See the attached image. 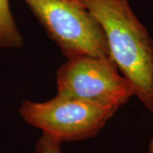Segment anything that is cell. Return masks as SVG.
Listing matches in <instances>:
<instances>
[{
    "mask_svg": "<svg viewBox=\"0 0 153 153\" xmlns=\"http://www.w3.org/2000/svg\"><path fill=\"white\" fill-rule=\"evenodd\" d=\"M57 94L117 110L134 96L130 82L111 57L78 56L59 67Z\"/></svg>",
    "mask_w": 153,
    "mask_h": 153,
    "instance_id": "277c9868",
    "label": "cell"
},
{
    "mask_svg": "<svg viewBox=\"0 0 153 153\" xmlns=\"http://www.w3.org/2000/svg\"><path fill=\"white\" fill-rule=\"evenodd\" d=\"M147 153H153V137L151 139L147 147Z\"/></svg>",
    "mask_w": 153,
    "mask_h": 153,
    "instance_id": "52a82bcc",
    "label": "cell"
},
{
    "mask_svg": "<svg viewBox=\"0 0 153 153\" xmlns=\"http://www.w3.org/2000/svg\"><path fill=\"white\" fill-rule=\"evenodd\" d=\"M24 45V39L11 13L9 0H0V49H18Z\"/></svg>",
    "mask_w": 153,
    "mask_h": 153,
    "instance_id": "5b68a950",
    "label": "cell"
},
{
    "mask_svg": "<svg viewBox=\"0 0 153 153\" xmlns=\"http://www.w3.org/2000/svg\"><path fill=\"white\" fill-rule=\"evenodd\" d=\"M61 145L62 142L43 133L36 143V152L37 153H63Z\"/></svg>",
    "mask_w": 153,
    "mask_h": 153,
    "instance_id": "8992f818",
    "label": "cell"
},
{
    "mask_svg": "<svg viewBox=\"0 0 153 153\" xmlns=\"http://www.w3.org/2000/svg\"><path fill=\"white\" fill-rule=\"evenodd\" d=\"M117 111L60 94L44 102L26 100L19 109L24 122L62 143L93 138Z\"/></svg>",
    "mask_w": 153,
    "mask_h": 153,
    "instance_id": "3957f363",
    "label": "cell"
},
{
    "mask_svg": "<svg viewBox=\"0 0 153 153\" xmlns=\"http://www.w3.org/2000/svg\"><path fill=\"white\" fill-rule=\"evenodd\" d=\"M100 22L110 57L134 89V96L153 111V38L132 10L129 0H83Z\"/></svg>",
    "mask_w": 153,
    "mask_h": 153,
    "instance_id": "6da1fadb",
    "label": "cell"
},
{
    "mask_svg": "<svg viewBox=\"0 0 153 153\" xmlns=\"http://www.w3.org/2000/svg\"><path fill=\"white\" fill-rule=\"evenodd\" d=\"M66 59L110 57L104 31L83 0H24Z\"/></svg>",
    "mask_w": 153,
    "mask_h": 153,
    "instance_id": "7a4b0ae2",
    "label": "cell"
}]
</instances>
